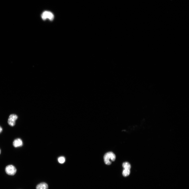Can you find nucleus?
Here are the masks:
<instances>
[{
    "instance_id": "4",
    "label": "nucleus",
    "mask_w": 189,
    "mask_h": 189,
    "mask_svg": "<svg viewBox=\"0 0 189 189\" xmlns=\"http://www.w3.org/2000/svg\"><path fill=\"white\" fill-rule=\"evenodd\" d=\"M18 118V116L15 114L11 115L9 118L8 122L9 125L11 126H14L16 123V121Z\"/></svg>"
},
{
    "instance_id": "7",
    "label": "nucleus",
    "mask_w": 189,
    "mask_h": 189,
    "mask_svg": "<svg viewBox=\"0 0 189 189\" xmlns=\"http://www.w3.org/2000/svg\"><path fill=\"white\" fill-rule=\"evenodd\" d=\"M122 166L124 169L130 170L131 167L130 164L127 162L123 163Z\"/></svg>"
},
{
    "instance_id": "1",
    "label": "nucleus",
    "mask_w": 189,
    "mask_h": 189,
    "mask_svg": "<svg viewBox=\"0 0 189 189\" xmlns=\"http://www.w3.org/2000/svg\"><path fill=\"white\" fill-rule=\"evenodd\" d=\"M116 158V155L112 152L106 153L104 155V157L105 163L108 165L111 164V161H114Z\"/></svg>"
},
{
    "instance_id": "6",
    "label": "nucleus",
    "mask_w": 189,
    "mask_h": 189,
    "mask_svg": "<svg viewBox=\"0 0 189 189\" xmlns=\"http://www.w3.org/2000/svg\"><path fill=\"white\" fill-rule=\"evenodd\" d=\"M36 189H48V186L47 183L42 182L37 185Z\"/></svg>"
},
{
    "instance_id": "8",
    "label": "nucleus",
    "mask_w": 189,
    "mask_h": 189,
    "mask_svg": "<svg viewBox=\"0 0 189 189\" xmlns=\"http://www.w3.org/2000/svg\"><path fill=\"white\" fill-rule=\"evenodd\" d=\"M130 173V170L124 169L123 171L122 174L123 176L126 177L128 176Z\"/></svg>"
},
{
    "instance_id": "2",
    "label": "nucleus",
    "mask_w": 189,
    "mask_h": 189,
    "mask_svg": "<svg viewBox=\"0 0 189 189\" xmlns=\"http://www.w3.org/2000/svg\"><path fill=\"white\" fill-rule=\"evenodd\" d=\"M5 171L8 175H14L17 172V170L15 167L13 165H9L6 166Z\"/></svg>"
},
{
    "instance_id": "3",
    "label": "nucleus",
    "mask_w": 189,
    "mask_h": 189,
    "mask_svg": "<svg viewBox=\"0 0 189 189\" xmlns=\"http://www.w3.org/2000/svg\"><path fill=\"white\" fill-rule=\"evenodd\" d=\"M41 17L43 20H45L47 19L50 21H52L54 18V16L51 12L48 11H45L41 15Z\"/></svg>"
},
{
    "instance_id": "9",
    "label": "nucleus",
    "mask_w": 189,
    "mask_h": 189,
    "mask_svg": "<svg viewBox=\"0 0 189 189\" xmlns=\"http://www.w3.org/2000/svg\"><path fill=\"white\" fill-rule=\"evenodd\" d=\"M58 161L59 163L62 164L64 163L65 161V159L64 157L61 156V157L59 158Z\"/></svg>"
},
{
    "instance_id": "11",
    "label": "nucleus",
    "mask_w": 189,
    "mask_h": 189,
    "mask_svg": "<svg viewBox=\"0 0 189 189\" xmlns=\"http://www.w3.org/2000/svg\"><path fill=\"white\" fill-rule=\"evenodd\" d=\"M1 149H0V154H1Z\"/></svg>"
},
{
    "instance_id": "5",
    "label": "nucleus",
    "mask_w": 189,
    "mask_h": 189,
    "mask_svg": "<svg viewBox=\"0 0 189 189\" xmlns=\"http://www.w3.org/2000/svg\"><path fill=\"white\" fill-rule=\"evenodd\" d=\"M13 145L14 147L16 148L22 146L23 145L22 140L19 138L16 139L13 142Z\"/></svg>"
},
{
    "instance_id": "10",
    "label": "nucleus",
    "mask_w": 189,
    "mask_h": 189,
    "mask_svg": "<svg viewBox=\"0 0 189 189\" xmlns=\"http://www.w3.org/2000/svg\"><path fill=\"white\" fill-rule=\"evenodd\" d=\"M3 131V129L0 126V133H1Z\"/></svg>"
}]
</instances>
